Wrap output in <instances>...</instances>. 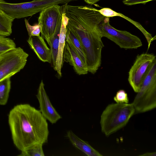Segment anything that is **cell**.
I'll return each mask as SVG.
<instances>
[{
  "mask_svg": "<svg viewBox=\"0 0 156 156\" xmlns=\"http://www.w3.org/2000/svg\"><path fill=\"white\" fill-rule=\"evenodd\" d=\"M99 12L105 17H110L116 16H119L127 20L138 28L144 34L145 37L148 43H151L154 40L151 34L147 32L139 23L135 21L123 14L116 12L109 8H104L100 10Z\"/></svg>",
  "mask_w": 156,
  "mask_h": 156,
  "instance_id": "cell-14",
  "label": "cell"
},
{
  "mask_svg": "<svg viewBox=\"0 0 156 156\" xmlns=\"http://www.w3.org/2000/svg\"><path fill=\"white\" fill-rule=\"evenodd\" d=\"M101 0H84L87 4L91 5H95V4Z\"/></svg>",
  "mask_w": 156,
  "mask_h": 156,
  "instance_id": "cell-24",
  "label": "cell"
},
{
  "mask_svg": "<svg viewBox=\"0 0 156 156\" xmlns=\"http://www.w3.org/2000/svg\"><path fill=\"white\" fill-rule=\"evenodd\" d=\"M63 60L72 66L75 72L79 75L87 74V68L70 44L66 40Z\"/></svg>",
  "mask_w": 156,
  "mask_h": 156,
  "instance_id": "cell-10",
  "label": "cell"
},
{
  "mask_svg": "<svg viewBox=\"0 0 156 156\" xmlns=\"http://www.w3.org/2000/svg\"><path fill=\"white\" fill-rule=\"evenodd\" d=\"M109 18L105 17L99 25V31L102 37L107 38L121 48L125 49H137L142 46L141 40L137 36L111 26Z\"/></svg>",
  "mask_w": 156,
  "mask_h": 156,
  "instance_id": "cell-5",
  "label": "cell"
},
{
  "mask_svg": "<svg viewBox=\"0 0 156 156\" xmlns=\"http://www.w3.org/2000/svg\"><path fill=\"white\" fill-rule=\"evenodd\" d=\"M66 135L72 144L86 155L88 156H102L88 142L80 139L72 130L68 131Z\"/></svg>",
  "mask_w": 156,
  "mask_h": 156,
  "instance_id": "cell-13",
  "label": "cell"
},
{
  "mask_svg": "<svg viewBox=\"0 0 156 156\" xmlns=\"http://www.w3.org/2000/svg\"><path fill=\"white\" fill-rule=\"evenodd\" d=\"M141 156H156V152H147L143 154H142L139 155Z\"/></svg>",
  "mask_w": 156,
  "mask_h": 156,
  "instance_id": "cell-25",
  "label": "cell"
},
{
  "mask_svg": "<svg viewBox=\"0 0 156 156\" xmlns=\"http://www.w3.org/2000/svg\"><path fill=\"white\" fill-rule=\"evenodd\" d=\"M156 61L153 54L138 55L129 72L128 81L134 91L139 90L143 81L153 63Z\"/></svg>",
  "mask_w": 156,
  "mask_h": 156,
  "instance_id": "cell-7",
  "label": "cell"
},
{
  "mask_svg": "<svg viewBox=\"0 0 156 156\" xmlns=\"http://www.w3.org/2000/svg\"><path fill=\"white\" fill-rule=\"evenodd\" d=\"M36 97L39 103V111L47 120L53 124L62 118L52 104L44 88L42 80L39 84Z\"/></svg>",
  "mask_w": 156,
  "mask_h": 156,
  "instance_id": "cell-9",
  "label": "cell"
},
{
  "mask_svg": "<svg viewBox=\"0 0 156 156\" xmlns=\"http://www.w3.org/2000/svg\"><path fill=\"white\" fill-rule=\"evenodd\" d=\"M68 19L66 27L77 38L83 48L88 72L94 74L100 66L104 46L99 25L105 18L91 5H68L65 9Z\"/></svg>",
  "mask_w": 156,
  "mask_h": 156,
  "instance_id": "cell-1",
  "label": "cell"
},
{
  "mask_svg": "<svg viewBox=\"0 0 156 156\" xmlns=\"http://www.w3.org/2000/svg\"><path fill=\"white\" fill-rule=\"evenodd\" d=\"M66 30V40L70 44L86 65V57L83 48L80 42L76 35L67 27Z\"/></svg>",
  "mask_w": 156,
  "mask_h": 156,
  "instance_id": "cell-16",
  "label": "cell"
},
{
  "mask_svg": "<svg viewBox=\"0 0 156 156\" xmlns=\"http://www.w3.org/2000/svg\"><path fill=\"white\" fill-rule=\"evenodd\" d=\"M47 119L39 111L27 104L15 106L10 111L8 122L13 143L21 151L48 141Z\"/></svg>",
  "mask_w": 156,
  "mask_h": 156,
  "instance_id": "cell-2",
  "label": "cell"
},
{
  "mask_svg": "<svg viewBox=\"0 0 156 156\" xmlns=\"http://www.w3.org/2000/svg\"><path fill=\"white\" fill-rule=\"evenodd\" d=\"M62 20L59 38V41L56 57V64L54 69L57 71L60 76H62L61 69L63 65V56L66 40V26L68 19L66 16L63 5L61 6Z\"/></svg>",
  "mask_w": 156,
  "mask_h": 156,
  "instance_id": "cell-12",
  "label": "cell"
},
{
  "mask_svg": "<svg viewBox=\"0 0 156 156\" xmlns=\"http://www.w3.org/2000/svg\"><path fill=\"white\" fill-rule=\"evenodd\" d=\"M43 144H39L27 150L21 151L19 156H44Z\"/></svg>",
  "mask_w": 156,
  "mask_h": 156,
  "instance_id": "cell-19",
  "label": "cell"
},
{
  "mask_svg": "<svg viewBox=\"0 0 156 156\" xmlns=\"http://www.w3.org/2000/svg\"><path fill=\"white\" fill-rule=\"evenodd\" d=\"M153 0H123L122 2L125 5H131L138 4H145Z\"/></svg>",
  "mask_w": 156,
  "mask_h": 156,
  "instance_id": "cell-23",
  "label": "cell"
},
{
  "mask_svg": "<svg viewBox=\"0 0 156 156\" xmlns=\"http://www.w3.org/2000/svg\"><path fill=\"white\" fill-rule=\"evenodd\" d=\"M15 48V43L12 40L5 36L0 35V53Z\"/></svg>",
  "mask_w": 156,
  "mask_h": 156,
  "instance_id": "cell-20",
  "label": "cell"
},
{
  "mask_svg": "<svg viewBox=\"0 0 156 156\" xmlns=\"http://www.w3.org/2000/svg\"><path fill=\"white\" fill-rule=\"evenodd\" d=\"M1 53H0V55H1Z\"/></svg>",
  "mask_w": 156,
  "mask_h": 156,
  "instance_id": "cell-26",
  "label": "cell"
},
{
  "mask_svg": "<svg viewBox=\"0 0 156 156\" xmlns=\"http://www.w3.org/2000/svg\"><path fill=\"white\" fill-rule=\"evenodd\" d=\"M27 41L30 48L40 60L44 62H51V49L48 47L42 36H29Z\"/></svg>",
  "mask_w": 156,
  "mask_h": 156,
  "instance_id": "cell-11",
  "label": "cell"
},
{
  "mask_svg": "<svg viewBox=\"0 0 156 156\" xmlns=\"http://www.w3.org/2000/svg\"><path fill=\"white\" fill-rule=\"evenodd\" d=\"M14 19L0 9V35L6 37L11 34L12 22Z\"/></svg>",
  "mask_w": 156,
  "mask_h": 156,
  "instance_id": "cell-15",
  "label": "cell"
},
{
  "mask_svg": "<svg viewBox=\"0 0 156 156\" xmlns=\"http://www.w3.org/2000/svg\"><path fill=\"white\" fill-rule=\"evenodd\" d=\"M62 19L60 20L50 43L51 51V59L53 68L55 66L59 41Z\"/></svg>",
  "mask_w": 156,
  "mask_h": 156,
  "instance_id": "cell-17",
  "label": "cell"
},
{
  "mask_svg": "<svg viewBox=\"0 0 156 156\" xmlns=\"http://www.w3.org/2000/svg\"><path fill=\"white\" fill-rule=\"evenodd\" d=\"M135 114L132 103H112L101 114L100 124L102 132L108 136L125 126Z\"/></svg>",
  "mask_w": 156,
  "mask_h": 156,
  "instance_id": "cell-3",
  "label": "cell"
},
{
  "mask_svg": "<svg viewBox=\"0 0 156 156\" xmlns=\"http://www.w3.org/2000/svg\"><path fill=\"white\" fill-rule=\"evenodd\" d=\"M62 19L61 6L55 5L42 11L38 18V23L42 25L41 36L49 45L60 20Z\"/></svg>",
  "mask_w": 156,
  "mask_h": 156,
  "instance_id": "cell-8",
  "label": "cell"
},
{
  "mask_svg": "<svg viewBox=\"0 0 156 156\" xmlns=\"http://www.w3.org/2000/svg\"><path fill=\"white\" fill-rule=\"evenodd\" d=\"M113 99L116 103H129V100L128 94L123 90H120L116 93L113 98Z\"/></svg>",
  "mask_w": 156,
  "mask_h": 156,
  "instance_id": "cell-22",
  "label": "cell"
},
{
  "mask_svg": "<svg viewBox=\"0 0 156 156\" xmlns=\"http://www.w3.org/2000/svg\"><path fill=\"white\" fill-rule=\"evenodd\" d=\"M29 55L20 47L2 53L0 56V82L23 68Z\"/></svg>",
  "mask_w": 156,
  "mask_h": 156,
  "instance_id": "cell-6",
  "label": "cell"
},
{
  "mask_svg": "<svg viewBox=\"0 0 156 156\" xmlns=\"http://www.w3.org/2000/svg\"><path fill=\"white\" fill-rule=\"evenodd\" d=\"M132 103L135 114L145 112L156 107V61L151 66Z\"/></svg>",
  "mask_w": 156,
  "mask_h": 156,
  "instance_id": "cell-4",
  "label": "cell"
},
{
  "mask_svg": "<svg viewBox=\"0 0 156 156\" xmlns=\"http://www.w3.org/2000/svg\"><path fill=\"white\" fill-rule=\"evenodd\" d=\"M11 87L10 78L0 82V105H5L7 103Z\"/></svg>",
  "mask_w": 156,
  "mask_h": 156,
  "instance_id": "cell-18",
  "label": "cell"
},
{
  "mask_svg": "<svg viewBox=\"0 0 156 156\" xmlns=\"http://www.w3.org/2000/svg\"><path fill=\"white\" fill-rule=\"evenodd\" d=\"M24 21L29 36L40 35L42 30V25L40 23L32 26L30 24L28 20L25 19Z\"/></svg>",
  "mask_w": 156,
  "mask_h": 156,
  "instance_id": "cell-21",
  "label": "cell"
}]
</instances>
